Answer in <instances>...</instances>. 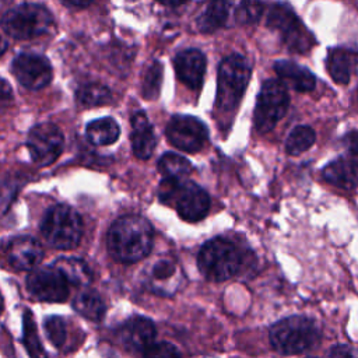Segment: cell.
Listing matches in <instances>:
<instances>
[{"label":"cell","instance_id":"9a60e30c","mask_svg":"<svg viewBox=\"0 0 358 358\" xmlns=\"http://www.w3.org/2000/svg\"><path fill=\"white\" fill-rule=\"evenodd\" d=\"M178 78L190 90H199L204 80L206 57L197 49L180 50L173 59Z\"/></svg>","mask_w":358,"mask_h":358},{"label":"cell","instance_id":"4316f807","mask_svg":"<svg viewBox=\"0 0 358 358\" xmlns=\"http://www.w3.org/2000/svg\"><path fill=\"white\" fill-rule=\"evenodd\" d=\"M158 169L165 178L183 180L185 176H187L192 172V165L182 155L168 152L159 158Z\"/></svg>","mask_w":358,"mask_h":358},{"label":"cell","instance_id":"ffe728a7","mask_svg":"<svg viewBox=\"0 0 358 358\" xmlns=\"http://www.w3.org/2000/svg\"><path fill=\"white\" fill-rule=\"evenodd\" d=\"M274 70L278 74L280 81L295 91L308 92L315 88V84H316L315 76L308 69L294 62L278 60L274 64Z\"/></svg>","mask_w":358,"mask_h":358},{"label":"cell","instance_id":"1f68e13d","mask_svg":"<svg viewBox=\"0 0 358 358\" xmlns=\"http://www.w3.org/2000/svg\"><path fill=\"white\" fill-rule=\"evenodd\" d=\"M43 327L45 331L48 334L49 341L55 345V347H62L66 341V323L60 316H49L45 319L43 322Z\"/></svg>","mask_w":358,"mask_h":358},{"label":"cell","instance_id":"5b68a950","mask_svg":"<svg viewBox=\"0 0 358 358\" xmlns=\"http://www.w3.org/2000/svg\"><path fill=\"white\" fill-rule=\"evenodd\" d=\"M268 336L271 345L287 355L308 351L320 337L316 324L305 316H289L274 323Z\"/></svg>","mask_w":358,"mask_h":358},{"label":"cell","instance_id":"4fadbf2b","mask_svg":"<svg viewBox=\"0 0 358 358\" xmlns=\"http://www.w3.org/2000/svg\"><path fill=\"white\" fill-rule=\"evenodd\" d=\"M13 73L17 81L32 91L46 87L53 77L49 60L36 53H21L13 62Z\"/></svg>","mask_w":358,"mask_h":358},{"label":"cell","instance_id":"7c38bea8","mask_svg":"<svg viewBox=\"0 0 358 358\" xmlns=\"http://www.w3.org/2000/svg\"><path fill=\"white\" fill-rule=\"evenodd\" d=\"M27 288L42 302H64L69 296V282L56 267L32 271L27 278Z\"/></svg>","mask_w":358,"mask_h":358},{"label":"cell","instance_id":"d590c367","mask_svg":"<svg viewBox=\"0 0 358 358\" xmlns=\"http://www.w3.org/2000/svg\"><path fill=\"white\" fill-rule=\"evenodd\" d=\"M330 358H358L355 352L347 345H336L330 351Z\"/></svg>","mask_w":358,"mask_h":358},{"label":"cell","instance_id":"d6986e66","mask_svg":"<svg viewBox=\"0 0 358 358\" xmlns=\"http://www.w3.org/2000/svg\"><path fill=\"white\" fill-rule=\"evenodd\" d=\"M323 179L341 189H354L358 186V161L352 158H340L327 164L322 171Z\"/></svg>","mask_w":358,"mask_h":358},{"label":"cell","instance_id":"52a82bcc","mask_svg":"<svg viewBox=\"0 0 358 358\" xmlns=\"http://www.w3.org/2000/svg\"><path fill=\"white\" fill-rule=\"evenodd\" d=\"M53 25L50 11L41 6L25 3L10 8L1 18L3 29L15 39H34L46 34Z\"/></svg>","mask_w":358,"mask_h":358},{"label":"cell","instance_id":"8fae6325","mask_svg":"<svg viewBox=\"0 0 358 358\" xmlns=\"http://www.w3.org/2000/svg\"><path fill=\"white\" fill-rule=\"evenodd\" d=\"M28 150L38 165H50L63 151L64 138L60 129L53 123H39L29 130Z\"/></svg>","mask_w":358,"mask_h":358},{"label":"cell","instance_id":"e575fe53","mask_svg":"<svg viewBox=\"0 0 358 358\" xmlns=\"http://www.w3.org/2000/svg\"><path fill=\"white\" fill-rule=\"evenodd\" d=\"M13 101V91L8 85V83L3 78H0V109L10 105Z\"/></svg>","mask_w":358,"mask_h":358},{"label":"cell","instance_id":"9c48e42d","mask_svg":"<svg viewBox=\"0 0 358 358\" xmlns=\"http://www.w3.org/2000/svg\"><path fill=\"white\" fill-rule=\"evenodd\" d=\"M289 96L280 80L263 83L255 108V127L259 133H267L275 127L287 112Z\"/></svg>","mask_w":358,"mask_h":358},{"label":"cell","instance_id":"2e32d148","mask_svg":"<svg viewBox=\"0 0 358 358\" xmlns=\"http://www.w3.org/2000/svg\"><path fill=\"white\" fill-rule=\"evenodd\" d=\"M43 259L42 245L32 236L21 235L11 239L8 246V260L17 270H32Z\"/></svg>","mask_w":358,"mask_h":358},{"label":"cell","instance_id":"e0dca14e","mask_svg":"<svg viewBox=\"0 0 358 358\" xmlns=\"http://www.w3.org/2000/svg\"><path fill=\"white\" fill-rule=\"evenodd\" d=\"M157 329L154 323L143 316H134L129 319L120 330V337L127 348L136 351H144L154 343Z\"/></svg>","mask_w":358,"mask_h":358},{"label":"cell","instance_id":"30bf717a","mask_svg":"<svg viewBox=\"0 0 358 358\" xmlns=\"http://www.w3.org/2000/svg\"><path fill=\"white\" fill-rule=\"evenodd\" d=\"M169 144L186 152L200 151L208 137L207 127L201 120L194 116H173L165 130Z\"/></svg>","mask_w":358,"mask_h":358},{"label":"cell","instance_id":"83f0119b","mask_svg":"<svg viewBox=\"0 0 358 358\" xmlns=\"http://www.w3.org/2000/svg\"><path fill=\"white\" fill-rule=\"evenodd\" d=\"M76 98L81 105L98 106L110 102L112 94L108 87L99 83H87L77 90Z\"/></svg>","mask_w":358,"mask_h":358},{"label":"cell","instance_id":"d4e9b609","mask_svg":"<svg viewBox=\"0 0 358 358\" xmlns=\"http://www.w3.org/2000/svg\"><path fill=\"white\" fill-rule=\"evenodd\" d=\"M74 309L84 317L99 322L105 315V302L101 295L94 289L81 291L74 299Z\"/></svg>","mask_w":358,"mask_h":358},{"label":"cell","instance_id":"6da1fadb","mask_svg":"<svg viewBox=\"0 0 358 358\" xmlns=\"http://www.w3.org/2000/svg\"><path fill=\"white\" fill-rule=\"evenodd\" d=\"M152 227L140 215L117 218L108 232V250L120 263H136L144 259L152 248Z\"/></svg>","mask_w":358,"mask_h":358},{"label":"cell","instance_id":"5bb4252c","mask_svg":"<svg viewBox=\"0 0 358 358\" xmlns=\"http://www.w3.org/2000/svg\"><path fill=\"white\" fill-rule=\"evenodd\" d=\"M183 274L180 266L171 259H159L151 266L147 285L159 295H172L180 287Z\"/></svg>","mask_w":358,"mask_h":358},{"label":"cell","instance_id":"8992f818","mask_svg":"<svg viewBox=\"0 0 358 358\" xmlns=\"http://www.w3.org/2000/svg\"><path fill=\"white\" fill-rule=\"evenodd\" d=\"M41 232L45 241L56 249H74L83 235V220L80 214L66 206L50 207L41 224Z\"/></svg>","mask_w":358,"mask_h":358},{"label":"cell","instance_id":"8d00e7d4","mask_svg":"<svg viewBox=\"0 0 358 358\" xmlns=\"http://www.w3.org/2000/svg\"><path fill=\"white\" fill-rule=\"evenodd\" d=\"M66 6H71V7H87L90 6L94 0H62Z\"/></svg>","mask_w":358,"mask_h":358},{"label":"cell","instance_id":"74e56055","mask_svg":"<svg viewBox=\"0 0 358 358\" xmlns=\"http://www.w3.org/2000/svg\"><path fill=\"white\" fill-rule=\"evenodd\" d=\"M158 1H161V3H162V4H165V6L176 7V6H180V4H183L186 0H158Z\"/></svg>","mask_w":358,"mask_h":358},{"label":"cell","instance_id":"ab89813d","mask_svg":"<svg viewBox=\"0 0 358 358\" xmlns=\"http://www.w3.org/2000/svg\"><path fill=\"white\" fill-rule=\"evenodd\" d=\"M1 312H3V296L0 294V315H1Z\"/></svg>","mask_w":358,"mask_h":358},{"label":"cell","instance_id":"ac0fdd59","mask_svg":"<svg viewBox=\"0 0 358 358\" xmlns=\"http://www.w3.org/2000/svg\"><path fill=\"white\" fill-rule=\"evenodd\" d=\"M131 148L137 158L148 159L155 148L157 140L144 112H136L131 117Z\"/></svg>","mask_w":358,"mask_h":358},{"label":"cell","instance_id":"f1b7e54d","mask_svg":"<svg viewBox=\"0 0 358 358\" xmlns=\"http://www.w3.org/2000/svg\"><path fill=\"white\" fill-rule=\"evenodd\" d=\"M315 131L309 126H296L288 136L285 141V150L289 155H299L315 143Z\"/></svg>","mask_w":358,"mask_h":358},{"label":"cell","instance_id":"f35d334b","mask_svg":"<svg viewBox=\"0 0 358 358\" xmlns=\"http://www.w3.org/2000/svg\"><path fill=\"white\" fill-rule=\"evenodd\" d=\"M6 49H7V42L3 38H0V57L4 55Z\"/></svg>","mask_w":358,"mask_h":358},{"label":"cell","instance_id":"44dd1931","mask_svg":"<svg viewBox=\"0 0 358 358\" xmlns=\"http://www.w3.org/2000/svg\"><path fill=\"white\" fill-rule=\"evenodd\" d=\"M357 60V55L345 50V49H330L326 59V67L330 77L337 84H348L351 78V73L354 70V64Z\"/></svg>","mask_w":358,"mask_h":358},{"label":"cell","instance_id":"d6a6232c","mask_svg":"<svg viewBox=\"0 0 358 358\" xmlns=\"http://www.w3.org/2000/svg\"><path fill=\"white\" fill-rule=\"evenodd\" d=\"M144 358H180L179 350L166 341L152 343L144 350Z\"/></svg>","mask_w":358,"mask_h":358},{"label":"cell","instance_id":"836d02e7","mask_svg":"<svg viewBox=\"0 0 358 358\" xmlns=\"http://www.w3.org/2000/svg\"><path fill=\"white\" fill-rule=\"evenodd\" d=\"M343 144H344L345 150L348 151V154L351 155V158L358 161V130L348 131L343 137Z\"/></svg>","mask_w":358,"mask_h":358},{"label":"cell","instance_id":"4dcf8cb0","mask_svg":"<svg viewBox=\"0 0 358 358\" xmlns=\"http://www.w3.org/2000/svg\"><path fill=\"white\" fill-rule=\"evenodd\" d=\"M263 13V3L260 0H241L236 11L235 20L239 25L256 24Z\"/></svg>","mask_w":358,"mask_h":358},{"label":"cell","instance_id":"7a4b0ae2","mask_svg":"<svg viewBox=\"0 0 358 358\" xmlns=\"http://www.w3.org/2000/svg\"><path fill=\"white\" fill-rule=\"evenodd\" d=\"M241 249L227 238L207 241L197 256L200 273L210 281H225L238 275L243 267Z\"/></svg>","mask_w":358,"mask_h":358},{"label":"cell","instance_id":"603a6c76","mask_svg":"<svg viewBox=\"0 0 358 358\" xmlns=\"http://www.w3.org/2000/svg\"><path fill=\"white\" fill-rule=\"evenodd\" d=\"M120 134L119 124L112 117H101L87 124V137L94 145H109Z\"/></svg>","mask_w":358,"mask_h":358},{"label":"cell","instance_id":"7402d4cb","mask_svg":"<svg viewBox=\"0 0 358 358\" xmlns=\"http://www.w3.org/2000/svg\"><path fill=\"white\" fill-rule=\"evenodd\" d=\"M234 0H210L196 24L201 32H213L222 27L231 13Z\"/></svg>","mask_w":358,"mask_h":358},{"label":"cell","instance_id":"484cf974","mask_svg":"<svg viewBox=\"0 0 358 358\" xmlns=\"http://www.w3.org/2000/svg\"><path fill=\"white\" fill-rule=\"evenodd\" d=\"M22 341L29 358H46V352L41 344L35 319L29 309H25L22 316Z\"/></svg>","mask_w":358,"mask_h":358},{"label":"cell","instance_id":"cb8c5ba5","mask_svg":"<svg viewBox=\"0 0 358 358\" xmlns=\"http://www.w3.org/2000/svg\"><path fill=\"white\" fill-rule=\"evenodd\" d=\"M55 267L66 277L67 282L74 285H88L92 281L90 267L77 257H62L55 262Z\"/></svg>","mask_w":358,"mask_h":358},{"label":"cell","instance_id":"3957f363","mask_svg":"<svg viewBox=\"0 0 358 358\" xmlns=\"http://www.w3.org/2000/svg\"><path fill=\"white\" fill-rule=\"evenodd\" d=\"M159 200L175 206L179 217L189 222L203 220L210 210V197L204 189L193 182L165 178L158 187Z\"/></svg>","mask_w":358,"mask_h":358},{"label":"cell","instance_id":"ba28073f","mask_svg":"<svg viewBox=\"0 0 358 358\" xmlns=\"http://www.w3.org/2000/svg\"><path fill=\"white\" fill-rule=\"evenodd\" d=\"M267 25L280 32L284 45L291 52L305 53L315 45L313 35L287 4H274L267 15Z\"/></svg>","mask_w":358,"mask_h":358},{"label":"cell","instance_id":"f546056e","mask_svg":"<svg viewBox=\"0 0 358 358\" xmlns=\"http://www.w3.org/2000/svg\"><path fill=\"white\" fill-rule=\"evenodd\" d=\"M162 80V66L159 62H152L147 69L143 80L141 92L145 99H155L159 95Z\"/></svg>","mask_w":358,"mask_h":358},{"label":"cell","instance_id":"277c9868","mask_svg":"<svg viewBox=\"0 0 358 358\" xmlns=\"http://www.w3.org/2000/svg\"><path fill=\"white\" fill-rule=\"evenodd\" d=\"M250 78V64L241 55L224 57L218 66L217 108L222 112L236 109Z\"/></svg>","mask_w":358,"mask_h":358}]
</instances>
